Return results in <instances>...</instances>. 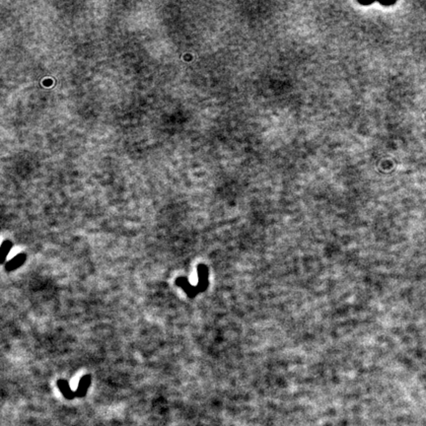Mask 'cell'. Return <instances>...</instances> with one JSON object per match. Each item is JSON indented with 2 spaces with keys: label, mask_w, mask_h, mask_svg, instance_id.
Returning a JSON list of instances; mask_svg holds the SVG:
<instances>
[{
  "label": "cell",
  "mask_w": 426,
  "mask_h": 426,
  "mask_svg": "<svg viewBox=\"0 0 426 426\" xmlns=\"http://www.w3.org/2000/svg\"><path fill=\"white\" fill-rule=\"evenodd\" d=\"M91 383V377L88 376H84L80 382L78 383V388H77V394H79L80 396H84V394L86 393V391L88 390L89 386Z\"/></svg>",
  "instance_id": "obj_4"
},
{
  "label": "cell",
  "mask_w": 426,
  "mask_h": 426,
  "mask_svg": "<svg viewBox=\"0 0 426 426\" xmlns=\"http://www.w3.org/2000/svg\"><path fill=\"white\" fill-rule=\"evenodd\" d=\"M12 248V244L8 241H5L2 246H1V253H2V258H1V263H4L6 261V258L10 252Z\"/></svg>",
  "instance_id": "obj_6"
},
{
  "label": "cell",
  "mask_w": 426,
  "mask_h": 426,
  "mask_svg": "<svg viewBox=\"0 0 426 426\" xmlns=\"http://www.w3.org/2000/svg\"><path fill=\"white\" fill-rule=\"evenodd\" d=\"M176 283H177L178 286L182 287L186 291V293L187 294V296H189V297H193V296L196 295V293H198L196 287H193L192 285H190V283L188 282V280L186 278H185V277H179L176 280Z\"/></svg>",
  "instance_id": "obj_1"
},
{
  "label": "cell",
  "mask_w": 426,
  "mask_h": 426,
  "mask_svg": "<svg viewBox=\"0 0 426 426\" xmlns=\"http://www.w3.org/2000/svg\"><path fill=\"white\" fill-rule=\"evenodd\" d=\"M198 272V285L196 289L198 292L204 290L207 286V268L204 266H199L197 268Z\"/></svg>",
  "instance_id": "obj_2"
},
{
  "label": "cell",
  "mask_w": 426,
  "mask_h": 426,
  "mask_svg": "<svg viewBox=\"0 0 426 426\" xmlns=\"http://www.w3.org/2000/svg\"><path fill=\"white\" fill-rule=\"evenodd\" d=\"M58 387L66 398H69V399L73 398V393L69 387V384L66 381H63V380L58 381Z\"/></svg>",
  "instance_id": "obj_5"
},
{
  "label": "cell",
  "mask_w": 426,
  "mask_h": 426,
  "mask_svg": "<svg viewBox=\"0 0 426 426\" xmlns=\"http://www.w3.org/2000/svg\"><path fill=\"white\" fill-rule=\"evenodd\" d=\"M26 261V255L24 254H19L16 257H14L9 263L6 264V269L8 271H11L13 269L18 268L19 266H21Z\"/></svg>",
  "instance_id": "obj_3"
}]
</instances>
